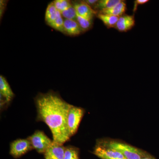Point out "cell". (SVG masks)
Listing matches in <instances>:
<instances>
[{"instance_id":"cell-11","label":"cell","mask_w":159,"mask_h":159,"mask_svg":"<svg viewBox=\"0 0 159 159\" xmlns=\"http://www.w3.org/2000/svg\"><path fill=\"white\" fill-rule=\"evenodd\" d=\"M64 31L70 36H77L83 32L77 20L67 19L64 22Z\"/></svg>"},{"instance_id":"cell-7","label":"cell","mask_w":159,"mask_h":159,"mask_svg":"<svg viewBox=\"0 0 159 159\" xmlns=\"http://www.w3.org/2000/svg\"><path fill=\"white\" fill-rule=\"evenodd\" d=\"M0 94H1V108L4 106L9 105L13 99L14 94L9 83L5 77L0 76Z\"/></svg>"},{"instance_id":"cell-13","label":"cell","mask_w":159,"mask_h":159,"mask_svg":"<svg viewBox=\"0 0 159 159\" xmlns=\"http://www.w3.org/2000/svg\"><path fill=\"white\" fill-rule=\"evenodd\" d=\"M97 17L102 21L104 25L108 29L115 28L119 18L118 16L100 13L98 14Z\"/></svg>"},{"instance_id":"cell-9","label":"cell","mask_w":159,"mask_h":159,"mask_svg":"<svg viewBox=\"0 0 159 159\" xmlns=\"http://www.w3.org/2000/svg\"><path fill=\"white\" fill-rule=\"evenodd\" d=\"M135 25L134 16L123 15L119 17L115 28L120 32H126L132 29Z\"/></svg>"},{"instance_id":"cell-23","label":"cell","mask_w":159,"mask_h":159,"mask_svg":"<svg viewBox=\"0 0 159 159\" xmlns=\"http://www.w3.org/2000/svg\"><path fill=\"white\" fill-rule=\"evenodd\" d=\"M142 159H155L154 158L152 157H151L150 156H148L145 157L143 158H142Z\"/></svg>"},{"instance_id":"cell-2","label":"cell","mask_w":159,"mask_h":159,"mask_svg":"<svg viewBox=\"0 0 159 159\" xmlns=\"http://www.w3.org/2000/svg\"><path fill=\"white\" fill-rule=\"evenodd\" d=\"M107 146L116 149L124 156L126 159H142L148 155L139 148L125 143L117 142L103 143Z\"/></svg>"},{"instance_id":"cell-8","label":"cell","mask_w":159,"mask_h":159,"mask_svg":"<svg viewBox=\"0 0 159 159\" xmlns=\"http://www.w3.org/2000/svg\"><path fill=\"white\" fill-rule=\"evenodd\" d=\"M65 147L53 141L44 153L45 159H63Z\"/></svg>"},{"instance_id":"cell-5","label":"cell","mask_w":159,"mask_h":159,"mask_svg":"<svg viewBox=\"0 0 159 159\" xmlns=\"http://www.w3.org/2000/svg\"><path fill=\"white\" fill-rule=\"evenodd\" d=\"M93 153L101 159H126L121 152L99 142L94 149Z\"/></svg>"},{"instance_id":"cell-4","label":"cell","mask_w":159,"mask_h":159,"mask_svg":"<svg viewBox=\"0 0 159 159\" xmlns=\"http://www.w3.org/2000/svg\"><path fill=\"white\" fill-rule=\"evenodd\" d=\"M32 148L39 153H43L53 142L42 131L37 130L28 137Z\"/></svg>"},{"instance_id":"cell-14","label":"cell","mask_w":159,"mask_h":159,"mask_svg":"<svg viewBox=\"0 0 159 159\" xmlns=\"http://www.w3.org/2000/svg\"><path fill=\"white\" fill-rule=\"evenodd\" d=\"M59 12L53 2L49 4L46 9L45 14V20L49 25L56 19Z\"/></svg>"},{"instance_id":"cell-20","label":"cell","mask_w":159,"mask_h":159,"mask_svg":"<svg viewBox=\"0 0 159 159\" xmlns=\"http://www.w3.org/2000/svg\"><path fill=\"white\" fill-rule=\"evenodd\" d=\"M61 13L62 17L64 18L65 19L76 20H77V12L74 6L73 5Z\"/></svg>"},{"instance_id":"cell-6","label":"cell","mask_w":159,"mask_h":159,"mask_svg":"<svg viewBox=\"0 0 159 159\" xmlns=\"http://www.w3.org/2000/svg\"><path fill=\"white\" fill-rule=\"evenodd\" d=\"M33 149L31 142L27 138L14 140L10 144L9 153L16 158L21 157Z\"/></svg>"},{"instance_id":"cell-12","label":"cell","mask_w":159,"mask_h":159,"mask_svg":"<svg viewBox=\"0 0 159 159\" xmlns=\"http://www.w3.org/2000/svg\"><path fill=\"white\" fill-rule=\"evenodd\" d=\"M126 10V3L124 1H122L115 7L111 9L101 10L99 11V13L120 17L124 15Z\"/></svg>"},{"instance_id":"cell-19","label":"cell","mask_w":159,"mask_h":159,"mask_svg":"<svg viewBox=\"0 0 159 159\" xmlns=\"http://www.w3.org/2000/svg\"><path fill=\"white\" fill-rule=\"evenodd\" d=\"M53 2L56 9L60 12L64 11L73 5L70 1L67 0H56Z\"/></svg>"},{"instance_id":"cell-1","label":"cell","mask_w":159,"mask_h":159,"mask_svg":"<svg viewBox=\"0 0 159 159\" xmlns=\"http://www.w3.org/2000/svg\"><path fill=\"white\" fill-rule=\"evenodd\" d=\"M34 102L37 109L36 121L48 125L53 141L62 145L69 141L71 137L68 129L67 117L71 104L53 91L38 94Z\"/></svg>"},{"instance_id":"cell-3","label":"cell","mask_w":159,"mask_h":159,"mask_svg":"<svg viewBox=\"0 0 159 159\" xmlns=\"http://www.w3.org/2000/svg\"><path fill=\"white\" fill-rule=\"evenodd\" d=\"M84 112L83 108L71 105L67 117L68 129L70 137L77 133Z\"/></svg>"},{"instance_id":"cell-22","label":"cell","mask_w":159,"mask_h":159,"mask_svg":"<svg viewBox=\"0 0 159 159\" xmlns=\"http://www.w3.org/2000/svg\"><path fill=\"white\" fill-rule=\"evenodd\" d=\"M84 2L89 6H90L92 8L93 7L95 8L99 1H97V0H86V1H84Z\"/></svg>"},{"instance_id":"cell-21","label":"cell","mask_w":159,"mask_h":159,"mask_svg":"<svg viewBox=\"0 0 159 159\" xmlns=\"http://www.w3.org/2000/svg\"><path fill=\"white\" fill-rule=\"evenodd\" d=\"M148 0H136L134 2V5L133 9L134 12L137 11L138 7L139 5H144L146 3L148 2Z\"/></svg>"},{"instance_id":"cell-10","label":"cell","mask_w":159,"mask_h":159,"mask_svg":"<svg viewBox=\"0 0 159 159\" xmlns=\"http://www.w3.org/2000/svg\"><path fill=\"white\" fill-rule=\"evenodd\" d=\"M74 6L77 14L86 18L93 19L94 15L97 13V11H95L84 1L76 3Z\"/></svg>"},{"instance_id":"cell-16","label":"cell","mask_w":159,"mask_h":159,"mask_svg":"<svg viewBox=\"0 0 159 159\" xmlns=\"http://www.w3.org/2000/svg\"><path fill=\"white\" fill-rule=\"evenodd\" d=\"M63 159H79V150L74 146H66Z\"/></svg>"},{"instance_id":"cell-17","label":"cell","mask_w":159,"mask_h":159,"mask_svg":"<svg viewBox=\"0 0 159 159\" xmlns=\"http://www.w3.org/2000/svg\"><path fill=\"white\" fill-rule=\"evenodd\" d=\"M83 32L87 31L91 29L93 25V19L86 18L77 14V20Z\"/></svg>"},{"instance_id":"cell-15","label":"cell","mask_w":159,"mask_h":159,"mask_svg":"<svg viewBox=\"0 0 159 159\" xmlns=\"http://www.w3.org/2000/svg\"><path fill=\"white\" fill-rule=\"evenodd\" d=\"M122 0H101L99 1L95 9H100L101 10L111 9L117 6L118 4L122 2Z\"/></svg>"},{"instance_id":"cell-18","label":"cell","mask_w":159,"mask_h":159,"mask_svg":"<svg viewBox=\"0 0 159 159\" xmlns=\"http://www.w3.org/2000/svg\"><path fill=\"white\" fill-rule=\"evenodd\" d=\"M64 20L63 19L61 13L59 11L56 19L54 20L51 25H49V26H51V27L57 31L61 32H64Z\"/></svg>"}]
</instances>
